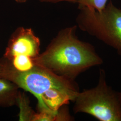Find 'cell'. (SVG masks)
<instances>
[{"mask_svg": "<svg viewBox=\"0 0 121 121\" xmlns=\"http://www.w3.org/2000/svg\"><path fill=\"white\" fill-rule=\"evenodd\" d=\"M77 27L60 30L46 49L33 59L35 64L72 80L86 70L102 64L103 60L94 47L78 38Z\"/></svg>", "mask_w": 121, "mask_h": 121, "instance_id": "obj_1", "label": "cell"}, {"mask_svg": "<svg viewBox=\"0 0 121 121\" xmlns=\"http://www.w3.org/2000/svg\"><path fill=\"white\" fill-rule=\"evenodd\" d=\"M73 102L75 113H86L99 121H121L118 92L108 84L104 69L99 70L97 85L79 91Z\"/></svg>", "mask_w": 121, "mask_h": 121, "instance_id": "obj_2", "label": "cell"}, {"mask_svg": "<svg viewBox=\"0 0 121 121\" xmlns=\"http://www.w3.org/2000/svg\"><path fill=\"white\" fill-rule=\"evenodd\" d=\"M76 19L78 27L114 49L121 56V9L110 1L103 9L97 11L86 7Z\"/></svg>", "mask_w": 121, "mask_h": 121, "instance_id": "obj_3", "label": "cell"}, {"mask_svg": "<svg viewBox=\"0 0 121 121\" xmlns=\"http://www.w3.org/2000/svg\"><path fill=\"white\" fill-rule=\"evenodd\" d=\"M0 62L2 65L1 78L30 92L38 101L45 91L52 88L65 90L76 95L80 91L75 80L58 75L41 66L35 65L30 70L21 72L14 69L2 58Z\"/></svg>", "mask_w": 121, "mask_h": 121, "instance_id": "obj_4", "label": "cell"}, {"mask_svg": "<svg viewBox=\"0 0 121 121\" xmlns=\"http://www.w3.org/2000/svg\"><path fill=\"white\" fill-rule=\"evenodd\" d=\"M40 40L31 28L19 27L9 39L3 58L9 60L23 55L34 59L40 54Z\"/></svg>", "mask_w": 121, "mask_h": 121, "instance_id": "obj_5", "label": "cell"}, {"mask_svg": "<svg viewBox=\"0 0 121 121\" xmlns=\"http://www.w3.org/2000/svg\"><path fill=\"white\" fill-rule=\"evenodd\" d=\"M77 95L61 89L50 88L41 95L38 101V109L56 112L63 106L68 105L70 101L73 102Z\"/></svg>", "mask_w": 121, "mask_h": 121, "instance_id": "obj_6", "label": "cell"}, {"mask_svg": "<svg viewBox=\"0 0 121 121\" xmlns=\"http://www.w3.org/2000/svg\"><path fill=\"white\" fill-rule=\"evenodd\" d=\"M16 84L3 78H0V107H9L17 104L20 91Z\"/></svg>", "mask_w": 121, "mask_h": 121, "instance_id": "obj_7", "label": "cell"}, {"mask_svg": "<svg viewBox=\"0 0 121 121\" xmlns=\"http://www.w3.org/2000/svg\"><path fill=\"white\" fill-rule=\"evenodd\" d=\"M3 58L6 60L14 69L19 72L30 70L35 65L33 59L26 55H17L9 60Z\"/></svg>", "mask_w": 121, "mask_h": 121, "instance_id": "obj_8", "label": "cell"}, {"mask_svg": "<svg viewBox=\"0 0 121 121\" xmlns=\"http://www.w3.org/2000/svg\"><path fill=\"white\" fill-rule=\"evenodd\" d=\"M20 108L19 119L22 121H31L34 112L27 103L26 97L19 92L17 104Z\"/></svg>", "mask_w": 121, "mask_h": 121, "instance_id": "obj_9", "label": "cell"}, {"mask_svg": "<svg viewBox=\"0 0 121 121\" xmlns=\"http://www.w3.org/2000/svg\"><path fill=\"white\" fill-rule=\"evenodd\" d=\"M108 0H76L79 7H86L97 11H101L107 5Z\"/></svg>", "mask_w": 121, "mask_h": 121, "instance_id": "obj_10", "label": "cell"}, {"mask_svg": "<svg viewBox=\"0 0 121 121\" xmlns=\"http://www.w3.org/2000/svg\"><path fill=\"white\" fill-rule=\"evenodd\" d=\"M41 1L47 2H52V3H57L62 1H66L72 3H76V0H40Z\"/></svg>", "mask_w": 121, "mask_h": 121, "instance_id": "obj_11", "label": "cell"}, {"mask_svg": "<svg viewBox=\"0 0 121 121\" xmlns=\"http://www.w3.org/2000/svg\"><path fill=\"white\" fill-rule=\"evenodd\" d=\"M118 99L120 103V104L121 107V91L119 92H118Z\"/></svg>", "mask_w": 121, "mask_h": 121, "instance_id": "obj_12", "label": "cell"}, {"mask_svg": "<svg viewBox=\"0 0 121 121\" xmlns=\"http://www.w3.org/2000/svg\"><path fill=\"white\" fill-rule=\"evenodd\" d=\"M27 0H15V1L16 2H17V3H25Z\"/></svg>", "mask_w": 121, "mask_h": 121, "instance_id": "obj_13", "label": "cell"}, {"mask_svg": "<svg viewBox=\"0 0 121 121\" xmlns=\"http://www.w3.org/2000/svg\"><path fill=\"white\" fill-rule=\"evenodd\" d=\"M2 71V65L1 63L0 62V78H1Z\"/></svg>", "mask_w": 121, "mask_h": 121, "instance_id": "obj_14", "label": "cell"}]
</instances>
